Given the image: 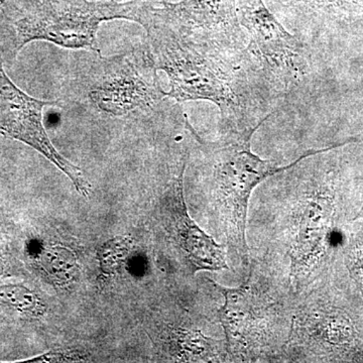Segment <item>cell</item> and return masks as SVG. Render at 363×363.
Masks as SVG:
<instances>
[{
  "instance_id": "cell-4",
  "label": "cell",
  "mask_w": 363,
  "mask_h": 363,
  "mask_svg": "<svg viewBox=\"0 0 363 363\" xmlns=\"http://www.w3.org/2000/svg\"><path fill=\"white\" fill-rule=\"evenodd\" d=\"M238 13L278 100L277 113L307 116L319 97L323 52L289 32L264 0H238Z\"/></svg>"
},
{
  "instance_id": "cell-17",
  "label": "cell",
  "mask_w": 363,
  "mask_h": 363,
  "mask_svg": "<svg viewBox=\"0 0 363 363\" xmlns=\"http://www.w3.org/2000/svg\"><path fill=\"white\" fill-rule=\"evenodd\" d=\"M7 1H9V0H0V9H1V7L4 6Z\"/></svg>"
},
{
  "instance_id": "cell-15",
  "label": "cell",
  "mask_w": 363,
  "mask_h": 363,
  "mask_svg": "<svg viewBox=\"0 0 363 363\" xmlns=\"http://www.w3.org/2000/svg\"><path fill=\"white\" fill-rule=\"evenodd\" d=\"M100 1L124 2V1H130V0H100ZM150 1H155V2H179V1H183V0H150Z\"/></svg>"
},
{
  "instance_id": "cell-11",
  "label": "cell",
  "mask_w": 363,
  "mask_h": 363,
  "mask_svg": "<svg viewBox=\"0 0 363 363\" xmlns=\"http://www.w3.org/2000/svg\"><path fill=\"white\" fill-rule=\"evenodd\" d=\"M33 259L49 278H57L61 283H70L77 274L75 257L65 247H40L39 255H33Z\"/></svg>"
},
{
  "instance_id": "cell-12",
  "label": "cell",
  "mask_w": 363,
  "mask_h": 363,
  "mask_svg": "<svg viewBox=\"0 0 363 363\" xmlns=\"http://www.w3.org/2000/svg\"><path fill=\"white\" fill-rule=\"evenodd\" d=\"M0 307L30 318L42 317L47 310L37 294L20 285L0 286Z\"/></svg>"
},
{
  "instance_id": "cell-10",
  "label": "cell",
  "mask_w": 363,
  "mask_h": 363,
  "mask_svg": "<svg viewBox=\"0 0 363 363\" xmlns=\"http://www.w3.org/2000/svg\"><path fill=\"white\" fill-rule=\"evenodd\" d=\"M214 286L224 297L219 316L229 352L255 347L266 329L269 301L255 294L250 283L238 289Z\"/></svg>"
},
{
  "instance_id": "cell-7",
  "label": "cell",
  "mask_w": 363,
  "mask_h": 363,
  "mask_svg": "<svg viewBox=\"0 0 363 363\" xmlns=\"http://www.w3.org/2000/svg\"><path fill=\"white\" fill-rule=\"evenodd\" d=\"M289 32L316 49L331 38L363 33V0H264Z\"/></svg>"
},
{
  "instance_id": "cell-1",
  "label": "cell",
  "mask_w": 363,
  "mask_h": 363,
  "mask_svg": "<svg viewBox=\"0 0 363 363\" xmlns=\"http://www.w3.org/2000/svg\"><path fill=\"white\" fill-rule=\"evenodd\" d=\"M145 6L140 26L157 71L169 79L177 102L208 100L220 111V133L259 130L278 111L259 60L247 48L177 30Z\"/></svg>"
},
{
  "instance_id": "cell-13",
  "label": "cell",
  "mask_w": 363,
  "mask_h": 363,
  "mask_svg": "<svg viewBox=\"0 0 363 363\" xmlns=\"http://www.w3.org/2000/svg\"><path fill=\"white\" fill-rule=\"evenodd\" d=\"M344 257L351 278L363 296V225L350 233L344 248Z\"/></svg>"
},
{
  "instance_id": "cell-16",
  "label": "cell",
  "mask_w": 363,
  "mask_h": 363,
  "mask_svg": "<svg viewBox=\"0 0 363 363\" xmlns=\"http://www.w3.org/2000/svg\"><path fill=\"white\" fill-rule=\"evenodd\" d=\"M6 269L7 267L6 262H4V260L0 259V278H1V277H4V274H6Z\"/></svg>"
},
{
  "instance_id": "cell-6",
  "label": "cell",
  "mask_w": 363,
  "mask_h": 363,
  "mask_svg": "<svg viewBox=\"0 0 363 363\" xmlns=\"http://www.w3.org/2000/svg\"><path fill=\"white\" fill-rule=\"evenodd\" d=\"M0 59V135L30 145L63 172L79 194L89 197L91 185L77 166L62 156L52 145L44 125L45 107L58 102L44 101L26 94L4 71Z\"/></svg>"
},
{
  "instance_id": "cell-14",
  "label": "cell",
  "mask_w": 363,
  "mask_h": 363,
  "mask_svg": "<svg viewBox=\"0 0 363 363\" xmlns=\"http://www.w3.org/2000/svg\"><path fill=\"white\" fill-rule=\"evenodd\" d=\"M130 240L128 238H117L105 243L98 252L104 277H111L121 266V262L130 252Z\"/></svg>"
},
{
  "instance_id": "cell-8",
  "label": "cell",
  "mask_w": 363,
  "mask_h": 363,
  "mask_svg": "<svg viewBox=\"0 0 363 363\" xmlns=\"http://www.w3.org/2000/svg\"><path fill=\"white\" fill-rule=\"evenodd\" d=\"M149 9L155 18L183 32L238 48H247L250 42L238 16V0L150 1Z\"/></svg>"
},
{
  "instance_id": "cell-2",
  "label": "cell",
  "mask_w": 363,
  "mask_h": 363,
  "mask_svg": "<svg viewBox=\"0 0 363 363\" xmlns=\"http://www.w3.org/2000/svg\"><path fill=\"white\" fill-rule=\"evenodd\" d=\"M145 2L9 0L0 9V59L13 65L21 50L35 40L99 54L101 23L125 20L140 25Z\"/></svg>"
},
{
  "instance_id": "cell-5",
  "label": "cell",
  "mask_w": 363,
  "mask_h": 363,
  "mask_svg": "<svg viewBox=\"0 0 363 363\" xmlns=\"http://www.w3.org/2000/svg\"><path fill=\"white\" fill-rule=\"evenodd\" d=\"M94 56L78 79L88 106L101 116L117 118L161 111L168 92L157 76L147 40L123 54Z\"/></svg>"
},
{
  "instance_id": "cell-3",
  "label": "cell",
  "mask_w": 363,
  "mask_h": 363,
  "mask_svg": "<svg viewBox=\"0 0 363 363\" xmlns=\"http://www.w3.org/2000/svg\"><path fill=\"white\" fill-rule=\"evenodd\" d=\"M257 130L225 131L216 142H204L194 133L203 154L202 174L212 201L218 212L227 247L247 264V217L253 190L269 177L292 168L306 157L344 147L336 143L320 150H309L291 164L260 159L253 154L252 138Z\"/></svg>"
},
{
  "instance_id": "cell-9",
  "label": "cell",
  "mask_w": 363,
  "mask_h": 363,
  "mask_svg": "<svg viewBox=\"0 0 363 363\" xmlns=\"http://www.w3.org/2000/svg\"><path fill=\"white\" fill-rule=\"evenodd\" d=\"M188 159L189 156L182 160L164 191V201L169 213V229L177 245L196 269H227L225 248L215 242L189 216L183 182Z\"/></svg>"
}]
</instances>
